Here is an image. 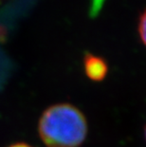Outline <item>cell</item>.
I'll return each mask as SVG.
<instances>
[{"label":"cell","mask_w":146,"mask_h":147,"mask_svg":"<svg viewBox=\"0 0 146 147\" xmlns=\"http://www.w3.org/2000/svg\"><path fill=\"white\" fill-rule=\"evenodd\" d=\"M38 132L46 147H80L87 135V123L74 105L58 104L43 112Z\"/></svg>","instance_id":"1"},{"label":"cell","mask_w":146,"mask_h":147,"mask_svg":"<svg viewBox=\"0 0 146 147\" xmlns=\"http://www.w3.org/2000/svg\"><path fill=\"white\" fill-rule=\"evenodd\" d=\"M85 74L93 81H102L107 73V65L102 58L88 54L83 61Z\"/></svg>","instance_id":"2"},{"label":"cell","mask_w":146,"mask_h":147,"mask_svg":"<svg viewBox=\"0 0 146 147\" xmlns=\"http://www.w3.org/2000/svg\"><path fill=\"white\" fill-rule=\"evenodd\" d=\"M139 35H141V41L146 46V11L141 15V20H139Z\"/></svg>","instance_id":"3"},{"label":"cell","mask_w":146,"mask_h":147,"mask_svg":"<svg viewBox=\"0 0 146 147\" xmlns=\"http://www.w3.org/2000/svg\"><path fill=\"white\" fill-rule=\"evenodd\" d=\"M9 147H32V146L27 144V143H15V144H12Z\"/></svg>","instance_id":"4"},{"label":"cell","mask_w":146,"mask_h":147,"mask_svg":"<svg viewBox=\"0 0 146 147\" xmlns=\"http://www.w3.org/2000/svg\"><path fill=\"white\" fill-rule=\"evenodd\" d=\"M145 139H146V128H145Z\"/></svg>","instance_id":"5"}]
</instances>
